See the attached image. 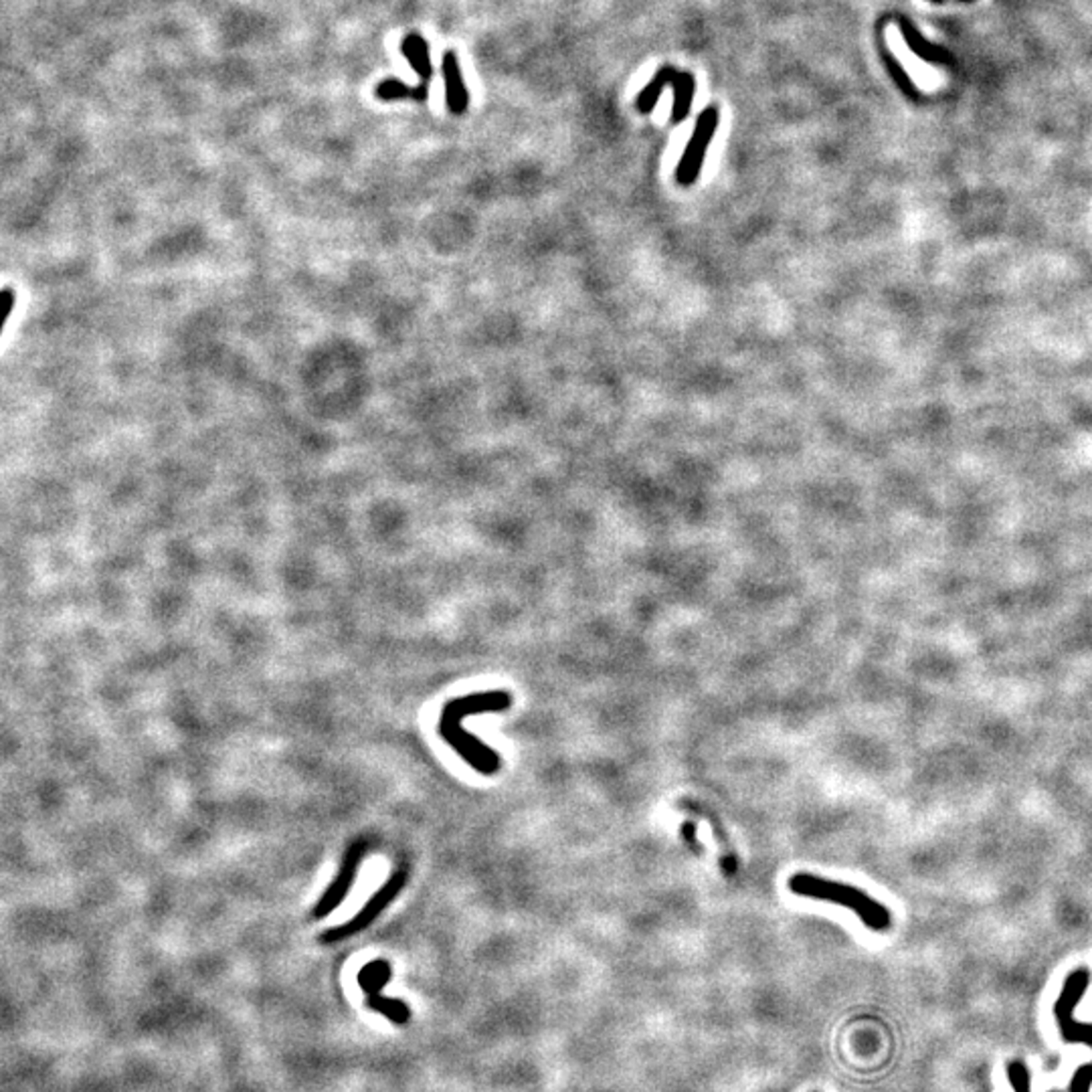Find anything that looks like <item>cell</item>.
I'll list each match as a JSON object with an SVG mask.
<instances>
[{
	"instance_id": "obj_1",
	"label": "cell",
	"mask_w": 1092,
	"mask_h": 1092,
	"mask_svg": "<svg viewBox=\"0 0 1092 1092\" xmlns=\"http://www.w3.org/2000/svg\"><path fill=\"white\" fill-rule=\"evenodd\" d=\"M510 707H513V694L506 693V690H490V693H474L453 698L444 707L437 730L441 739H444L469 767L481 773V775L492 777L496 773H500L502 757L497 755L492 746L474 737L472 732L464 730L462 721L465 716L474 714L504 712Z\"/></svg>"
},
{
	"instance_id": "obj_10",
	"label": "cell",
	"mask_w": 1092,
	"mask_h": 1092,
	"mask_svg": "<svg viewBox=\"0 0 1092 1092\" xmlns=\"http://www.w3.org/2000/svg\"><path fill=\"white\" fill-rule=\"evenodd\" d=\"M680 69H676L672 65H663L658 69V73L654 75V79L647 83V86L640 91L638 95V102H635V107L640 109L642 114H649L652 109L656 107L660 95L663 91V88H672L674 86V79L678 75Z\"/></svg>"
},
{
	"instance_id": "obj_5",
	"label": "cell",
	"mask_w": 1092,
	"mask_h": 1092,
	"mask_svg": "<svg viewBox=\"0 0 1092 1092\" xmlns=\"http://www.w3.org/2000/svg\"><path fill=\"white\" fill-rule=\"evenodd\" d=\"M718 120H721V114H718V107L710 106L704 109L700 114L694 132L690 136L688 146L684 150V155L678 162V169H676V183L680 187L688 188V187H694L700 178L702 172V166H704V158H707V152L709 146L712 142V138L716 134L718 128Z\"/></svg>"
},
{
	"instance_id": "obj_2",
	"label": "cell",
	"mask_w": 1092,
	"mask_h": 1092,
	"mask_svg": "<svg viewBox=\"0 0 1092 1092\" xmlns=\"http://www.w3.org/2000/svg\"><path fill=\"white\" fill-rule=\"evenodd\" d=\"M787 887L795 896L813 898V901L832 903L852 910L864 922V927L874 933H887L892 927L890 910L852 884L820 878L809 872H797L787 882Z\"/></svg>"
},
{
	"instance_id": "obj_3",
	"label": "cell",
	"mask_w": 1092,
	"mask_h": 1092,
	"mask_svg": "<svg viewBox=\"0 0 1092 1092\" xmlns=\"http://www.w3.org/2000/svg\"><path fill=\"white\" fill-rule=\"evenodd\" d=\"M1090 979L1092 975L1088 967H1078L1064 979L1062 991L1054 1003V1018L1064 1044H1081L1092 1050V1024H1081L1074 1018L1078 1003L1083 1002L1090 987Z\"/></svg>"
},
{
	"instance_id": "obj_7",
	"label": "cell",
	"mask_w": 1092,
	"mask_h": 1092,
	"mask_svg": "<svg viewBox=\"0 0 1092 1092\" xmlns=\"http://www.w3.org/2000/svg\"><path fill=\"white\" fill-rule=\"evenodd\" d=\"M444 77H446L448 109L455 116L465 114V109L469 106V93H467V88H465L464 77H462L458 55H455L453 51H448L444 55Z\"/></svg>"
},
{
	"instance_id": "obj_11",
	"label": "cell",
	"mask_w": 1092,
	"mask_h": 1092,
	"mask_svg": "<svg viewBox=\"0 0 1092 1092\" xmlns=\"http://www.w3.org/2000/svg\"><path fill=\"white\" fill-rule=\"evenodd\" d=\"M674 107H672V123H680L688 118L690 114V107H693V100H694V91H696V79L693 73L688 72H678L674 79Z\"/></svg>"
},
{
	"instance_id": "obj_14",
	"label": "cell",
	"mask_w": 1092,
	"mask_h": 1092,
	"mask_svg": "<svg viewBox=\"0 0 1092 1092\" xmlns=\"http://www.w3.org/2000/svg\"><path fill=\"white\" fill-rule=\"evenodd\" d=\"M1092 1090V1062L1081 1064L1070 1078L1068 1092H1090Z\"/></svg>"
},
{
	"instance_id": "obj_4",
	"label": "cell",
	"mask_w": 1092,
	"mask_h": 1092,
	"mask_svg": "<svg viewBox=\"0 0 1092 1092\" xmlns=\"http://www.w3.org/2000/svg\"><path fill=\"white\" fill-rule=\"evenodd\" d=\"M407 880H409L407 868L405 866L397 868L395 872L391 874V878L383 884L381 890H377L375 894H372L370 901L365 905V908L361 912H358V915L354 919H350L349 922H344L342 927H334V929L326 931L320 937V941L322 943H336V941H344V938H350L352 935L365 931L368 927V924L375 922L379 919L381 912L395 901L397 894L400 890H403Z\"/></svg>"
},
{
	"instance_id": "obj_6",
	"label": "cell",
	"mask_w": 1092,
	"mask_h": 1092,
	"mask_svg": "<svg viewBox=\"0 0 1092 1092\" xmlns=\"http://www.w3.org/2000/svg\"><path fill=\"white\" fill-rule=\"evenodd\" d=\"M370 841L367 839H358L354 844L349 848V852L344 854V860L340 866V872L336 874L334 882L330 884L328 890L322 894L320 901H318L316 908H314V919H324L328 917L330 912H334L336 906H340V903L344 898L349 896L352 884L358 876V868L363 864L365 854L368 852Z\"/></svg>"
},
{
	"instance_id": "obj_8",
	"label": "cell",
	"mask_w": 1092,
	"mask_h": 1092,
	"mask_svg": "<svg viewBox=\"0 0 1092 1092\" xmlns=\"http://www.w3.org/2000/svg\"><path fill=\"white\" fill-rule=\"evenodd\" d=\"M400 53L405 55L407 61L411 63L413 72L419 75V88L430 91V81L433 75V65H432V57H430V43L417 35V33H411L403 39V43H400Z\"/></svg>"
},
{
	"instance_id": "obj_15",
	"label": "cell",
	"mask_w": 1092,
	"mask_h": 1092,
	"mask_svg": "<svg viewBox=\"0 0 1092 1092\" xmlns=\"http://www.w3.org/2000/svg\"><path fill=\"white\" fill-rule=\"evenodd\" d=\"M682 836H684V839L688 841V846H690V848H693V850H694V852H698V854L702 852V848L696 844V825H694L693 822L684 823V827H682Z\"/></svg>"
},
{
	"instance_id": "obj_12",
	"label": "cell",
	"mask_w": 1092,
	"mask_h": 1092,
	"mask_svg": "<svg viewBox=\"0 0 1092 1092\" xmlns=\"http://www.w3.org/2000/svg\"><path fill=\"white\" fill-rule=\"evenodd\" d=\"M377 98L384 100V102H397V100H413V102H425L427 100V91L417 88H411L407 86L405 81L400 79H384L377 86Z\"/></svg>"
},
{
	"instance_id": "obj_9",
	"label": "cell",
	"mask_w": 1092,
	"mask_h": 1092,
	"mask_svg": "<svg viewBox=\"0 0 1092 1092\" xmlns=\"http://www.w3.org/2000/svg\"><path fill=\"white\" fill-rule=\"evenodd\" d=\"M898 29H901L908 49L921 57L922 61H929V63H937V65H947L953 61L951 55L943 49V47H937L933 45L931 41L924 39L915 24L906 19H898Z\"/></svg>"
},
{
	"instance_id": "obj_13",
	"label": "cell",
	"mask_w": 1092,
	"mask_h": 1092,
	"mask_svg": "<svg viewBox=\"0 0 1092 1092\" xmlns=\"http://www.w3.org/2000/svg\"><path fill=\"white\" fill-rule=\"evenodd\" d=\"M1007 1081L1012 1084L1014 1092H1032V1074L1024 1060H1012L1005 1067ZM1056 1092V1090H1052Z\"/></svg>"
},
{
	"instance_id": "obj_16",
	"label": "cell",
	"mask_w": 1092,
	"mask_h": 1092,
	"mask_svg": "<svg viewBox=\"0 0 1092 1092\" xmlns=\"http://www.w3.org/2000/svg\"><path fill=\"white\" fill-rule=\"evenodd\" d=\"M965 3H973V0H965Z\"/></svg>"
},
{
	"instance_id": "obj_17",
	"label": "cell",
	"mask_w": 1092,
	"mask_h": 1092,
	"mask_svg": "<svg viewBox=\"0 0 1092 1092\" xmlns=\"http://www.w3.org/2000/svg\"><path fill=\"white\" fill-rule=\"evenodd\" d=\"M935 3H941V0H935Z\"/></svg>"
}]
</instances>
